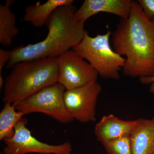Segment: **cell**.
Instances as JSON below:
<instances>
[{"label":"cell","mask_w":154,"mask_h":154,"mask_svg":"<svg viewBox=\"0 0 154 154\" xmlns=\"http://www.w3.org/2000/svg\"><path fill=\"white\" fill-rule=\"evenodd\" d=\"M113 49L125 56V75L131 78L154 75V18L149 19L132 1L129 17L122 19L112 33Z\"/></svg>","instance_id":"1"},{"label":"cell","mask_w":154,"mask_h":154,"mask_svg":"<svg viewBox=\"0 0 154 154\" xmlns=\"http://www.w3.org/2000/svg\"><path fill=\"white\" fill-rule=\"evenodd\" d=\"M77 9L73 5L60 7L50 17L46 24L48 32L40 42L16 48L11 51L8 68L17 64L46 58L58 57L80 43L86 31L84 24L75 19Z\"/></svg>","instance_id":"2"},{"label":"cell","mask_w":154,"mask_h":154,"mask_svg":"<svg viewBox=\"0 0 154 154\" xmlns=\"http://www.w3.org/2000/svg\"><path fill=\"white\" fill-rule=\"evenodd\" d=\"M6 78L3 101L17 104L47 86L58 82V57L19 63Z\"/></svg>","instance_id":"3"},{"label":"cell","mask_w":154,"mask_h":154,"mask_svg":"<svg viewBox=\"0 0 154 154\" xmlns=\"http://www.w3.org/2000/svg\"><path fill=\"white\" fill-rule=\"evenodd\" d=\"M111 34L108 30L105 34L91 37L86 31L82 41L72 49L88 61L102 78L118 80L125 59L111 47Z\"/></svg>","instance_id":"4"},{"label":"cell","mask_w":154,"mask_h":154,"mask_svg":"<svg viewBox=\"0 0 154 154\" xmlns=\"http://www.w3.org/2000/svg\"><path fill=\"white\" fill-rule=\"evenodd\" d=\"M66 90L60 83L53 84L15 104V108L24 115L41 113L60 123H69L74 119L65 105L64 94Z\"/></svg>","instance_id":"5"},{"label":"cell","mask_w":154,"mask_h":154,"mask_svg":"<svg viewBox=\"0 0 154 154\" xmlns=\"http://www.w3.org/2000/svg\"><path fill=\"white\" fill-rule=\"evenodd\" d=\"M27 122L22 118L15 128L13 137L4 140L5 154H71L72 151L69 142L53 145L38 140L26 127Z\"/></svg>","instance_id":"6"},{"label":"cell","mask_w":154,"mask_h":154,"mask_svg":"<svg viewBox=\"0 0 154 154\" xmlns=\"http://www.w3.org/2000/svg\"><path fill=\"white\" fill-rule=\"evenodd\" d=\"M58 83L72 90L97 81L98 72L75 51L70 49L58 57Z\"/></svg>","instance_id":"7"},{"label":"cell","mask_w":154,"mask_h":154,"mask_svg":"<svg viewBox=\"0 0 154 154\" xmlns=\"http://www.w3.org/2000/svg\"><path fill=\"white\" fill-rule=\"evenodd\" d=\"M102 87L97 81L72 90H66L64 101L68 112L82 123L96 120V106Z\"/></svg>","instance_id":"8"},{"label":"cell","mask_w":154,"mask_h":154,"mask_svg":"<svg viewBox=\"0 0 154 154\" xmlns=\"http://www.w3.org/2000/svg\"><path fill=\"white\" fill-rule=\"evenodd\" d=\"M132 3V0H85L75 12V19L85 24L90 17L102 12L125 19L129 16Z\"/></svg>","instance_id":"9"},{"label":"cell","mask_w":154,"mask_h":154,"mask_svg":"<svg viewBox=\"0 0 154 154\" xmlns=\"http://www.w3.org/2000/svg\"><path fill=\"white\" fill-rule=\"evenodd\" d=\"M135 124L136 120L126 121L110 114L103 116L96 124L94 133L97 140L102 143L130 135Z\"/></svg>","instance_id":"10"},{"label":"cell","mask_w":154,"mask_h":154,"mask_svg":"<svg viewBox=\"0 0 154 154\" xmlns=\"http://www.w3.org/2000/svg\"><path fill=\"white\" fill-rule=\"evenodd\" d=\"M130 138L132 154H154V118L136 120Z\"/></svg>","instance_id":"11"},{"label":"cell","mask_w":154,"mask_h":154,"mask_svg":"<svg viewBox=\"0 0 154 154\" xmlns=\"http://www.w3.org/2000/svg\"><path fill=\"white\" fill-rule=\"evenodd\" d=\"M73 0H48L42 4L40 2L29 5L25 9L24 20L35 27L46 25L53 12L62 6L73 5Z\"/></svg>","instance_id":"12"},{"label":"cell","mask_w":154,"mask_h":154,"mask_svg":"<svg viewBox=\"0 0 154 154\" xmlns=\"http://www.w3.org/2000/svg\"><path fill=\"white\" fill-rule=\"evenodd\" d=\"M14 2L13 0H7L4 5H0V43L4 46H11L19 33L16 16L11 8Z\"/></svg>","instance_id":"13"},{"label":"cell","mask_w":154,"mask_h":154,"mask_svg":"<svg viewBox=\"0 0 154 154\" xmlns=\"http://www.w3.org/2000/svg\"><path fill=\"white\" fill-rule=\"evenodd\" d=\"M23 116L16 110L15 105L5 103V107L0 113V140L13 137L15 127Z\"/></svg>","instance_id":"14"},{"label":"cell","mask_w":154,"mask_h":154,"mask_svg":"<svg viewBox=\"0 0 154 154\" xmlns=\"http://www.w3.org/2000/svg\"><path fill=\"white\" fill-rule=\"evenodd\" d=\"M107 154H132L130 135L102 143Z\"/></svg>","instance_id":"15"},{"label":"cell","mask_w":154,"mask_h":154,"mask_svg":"<svg viewBox=\"0 0 154 154\" xmlns=\"http://www.w3.org/2000/svg\"><path fill=\"white\" fill-rule=\"evenodd\" d=\"M137 2L149 19L154 18V0H138Z\"/></svg>","instance_id":"16"},{"label":"cell","mask_w":154,"mask_h":154,"mask_svg":"<svg viewBox=\"0 0 154 154\" xmlns=\"http://www.w3.org/2000/svg\"><path fill=\"white\" fill-rule=\"evenodd\" d=\"M11 51L0 49V74H2V71L6 63L11 59Z\"/></svg>","instance_id":"17"},{"label":"cell","mask_w":154,"mask_h":154,"mask_svg":"<svg viewBox=\"0 0 154 154\" xmlns=\"http://www.w3.org/2000/svg\"><path fill=\"white\" fill-rule=\"evenodd\" d=\"M140 82L144 84H149L151 83L152 85L150 88V91L154 93V75L150 77H143L140 78ZM153 118H154V116Z\"/></svg>","instance_id":"18"},{"label":"cell","mask_w":154,"mask_h":154,"mask_svg":"<svg viewBox=\"0 0 154 154\" xmlns=\"http://www.w3.org/2000/svg\"><path fill=\"white\" fill-rule=\"evenodd\" d=\"M5 81H4V79L2 74H0V88H2L4 86H5Z\"/></svg>","instance_id":"19"},{"label":"cell","mask_w":154,"mask_h":154,"mask_svg":"<svg viewBox=\"0 0 154 154\" xmlns=\"http://www.w3.org/2000/svg\"><path fill=\"white\" fill-rule=\"evenodd\" d=\"M1 154H5L4 152L1 153Z\"/></svg>","instance_id":"20"}]
</instances>
